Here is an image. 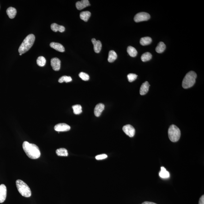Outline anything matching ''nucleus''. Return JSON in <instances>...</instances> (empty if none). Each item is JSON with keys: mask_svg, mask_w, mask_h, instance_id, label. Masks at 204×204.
<instances>
[{"mask_svg": "<svg viewBox=\"0 0 204 204\" xmlns=\"http://www.w3.org/2000/svg\"><path fill=\"white\" fill-rule=\"evenodd\" d=\"M22 147L27 156L31 159H37L40 157V150L35 144L25 141L22 144Z\"/></svg>", "mask_w": 204, "mask_h": 204, "instance_id": "obj_1", "label": "nucleus"}, {"mask_svg": "<svg viewBox=\"0 0 204 204\" xmlns=\"http://www.w3.org/2000/svg\"><path fill=\"white\" fill-rule=\"evenodd\" d=\"M35 40V37L34 34L28 35L24 39L23 41L19 47L18 51L20 53H25L30 50L33 46Z\"/></svg>", "mask_w": 204, "mask_h": 204, "instance_id": "obj_2", "label": "nucleus"}, {"mask_svg": "<svg viewBox=\"0 0 204 204\" xmlns=\"http://www.w3.org/2000/svg\"><path fill=\"white\" fill-rule=\"evenodd\" d=\"M197 75L195 72L190 71L187 74L184 78L182 86L185 89L194 86L196 81Z\"/></svg>", "mask_w": 204, "mask_h": 204, "instance_id": "obj_3", "label": "nucleus"}, {"mask_svg": "<svg viewBox=\"0 0 204 204\" xmlns=\"http://www.w3.org/2000/svg\"><path fill=\"white\" fill-rule=\"evenodd\" d=\"M16 186L19 193L22 196L26 197H30L32 192L27 184L21 180H18L16 181Z\"/></svg>", "mask_w": 204, "mask_h": 204, "instance_id": "obj_4", "label": "nucleus"}, {"mask_svg": "<svg viewBox=\"0 0 204 204\" xmlns=\"http://www.w3.org/2000/svg\"><path fill=\"white\" fill-rule=\"evenodd\" d=\"M168 136L170 141L173 142H177L180 138V130L177 126L172 125L168 130Z\"/></svg>", "mask_w": 204, "mask_h": 204, "instance_id": "obj_5", "label": "nucleus"}, {"mask_svg": "<svg viewBox=\"0 0 204 204\" xmlns=\"http://www.w3.org/2000/svg\"><path fill=\"white\" fill-rule=\"evenodd\" d=\"M151 16L150 14L146 12H140L138 13L135 16L134 18V21L136 22H140L147 21L149 20Z\"/></svg>", "mask_w": 204, "mask_h": 204, "instance_id": "obj_6", "label": "nucleus"}, {"mask_svg": "<svg viewBox=\"0 0 204 204\" xmlns=\"http://www.w3.org/2000/svg\"><path fill=\"white\" fill-rule=\"evenodd\" d=\"M122 130L127 135L130 137H133L135 135V128L131 125L127 124L124 126L122 128Z\"/></svg>", "mask_w": 204, "mask_h": 204, "instance_id": "obj_7", "label": "nucleus"}, {"mask_svg": "<svg viewBox=\"0 0 204 204\" xmlns=\"http://www.w3.org/2000/svg\"><path fill=\"white\" fill-rule=\"evenodd\" d=\"M54 129L56 131L66 132L70 129V127L65 123H59L55 126Z\"/></svg>", "mask_w": 204, "mask_h": 204, "instance_id": "obj_8", "label": "nucleus"}, {"mask_svg": "<svg viewBox=\"0 0 204 204\" xmlns=\"http://www.w3.org/2000/svg\"><path fill=\"white\" fill-rule=\"evenodd\" d=\"M7 194V188L5 185H0V203H2L5 201L6 199Z\"/></svg>", "mask_w": 204, "mask_h": 204, "instance_id": "obj_9", "label": "nucleus"}, {"mask_svg": "<svg viewBox=\"0 0 204 204\" xmlns=\"http://www.w3.org/2000/svg\"><path fill=\"white\" fill-rule=\"evenodd\" d=\"M51 65L54 70L57 71L61 68V61L57 57L51 59Z\"/></svg>", "mask_w": 204, "mask_h": 204, "instance_id": "obj_10", "label": "nucleus"}, {"mask_svg": "<svg viewBox=\"0 0 204 204\" xmlns=\"http://www.w3.org/2000/svg\"><path fill=\"white\" fill-rule=\"evenodd\" d=\"M91 4L88 0H82L81 1H78L76 3V6L77 9L78 10H82L86 7L89 6Z\"/></svg>", "mask_w": 204, "mask_h": 204, "instance_id": "obj_11", "label": "nucleus"}, {"mask_svg": "<svg viewBox=\"0 0 204 204\" xmlns=\"http://www.w3.org/2000/svg\"><path fill=\"white\" fill-rule=\"evenodd\" d=\"M92 44L94 46V50L96 53H99L101 50L102 44L100 41H97L95 38L92 39Z\"/></svg>", "mask_w": 204, "mask_h": 204, "instance_id": "obj_12", "label": "nucleus"}, {"mask_svg": "<svg viewBox=\"0 0 204 204\" xmlns=\"http://www.w3.org/2000/svg\"><path fill=\"white\" fill-rule=\"evenodd\" d=\"M105 106L104 104L99 103L97 104L94 109V114L97 117H99L104 109Z\"/></svg>", "mask_w": 204, "mask_h": 204, "instance_id": "obj_13", "label": "nucleus"}, {"mask_svg": "<svg viewBox=\"0 0 204 204\" xmlns=\"http://www.w3.org/2000/svg\"><path fill=\"white\" fill-rule=\"evenodd\" d=\"M150 85L149 83L146 81L141 85L140 88V94L141 95H145L148 92Z\"/></svg>", "mask_w": 204, "mask_h": 204, "instance_id": "obj_14", "label": "nucleus"}, {"mask_svg": "<svg viewBox=\"0 0 204 204\" xmlns=\"http://www.w3.org/2000/svg\"><path fill=\"white\" fill-rule=\"evenodd\" d=\"M50 47L59 52H63L65 51L64 47L62 44L59 43L53 42L50 43Z\"/></svg>", "mask_w": 204, "mask_h": 204, "instance_id": "obj_15", "label": "nucleus"}, {"mask_svg": "<svg viewBox=\"0 0 204 204\" xmlns=\"http://www.w3.org/2000/svg\"><path fill=\"white\" fill-rule=\"evenodd\" d=\"M159 176L162 178H168L170 177V174L164 167L161 168V171L159 173Z\"/></svg>", "mask_w": 204, "mask_h": 204, "instance_id": "obj_16", "label": "nucleus"}, {"mask_svg": "<svg viewBox=\"0 0 204 204\" xmlns=\"http://www.w3.org/2000/svg\"><path fill=\"white\" fill-rule=\"evenodd\" d=\"M7 15L10 19H14L16 15L17 11L16 8L12 7L8 8L7 10Z\"/></svg>", "mask_w": 204, "mask_h": 204, "instance_id": "obj_17", "label": "nucleus"}, {"mask_svg": "<svg viewBox=\"0 0 204 204\" xmlns=\"http://www.w3.org/2000/svg\"><path fill=\"white\" fill-rule=\"evenodd\" d=\"M91 13L88 11L82 12L80 14V18L82 20L85 22L88 21L91 16Z\"/></svg>", "mask_w": 204, "mask_h": 204, "instance_id": "obj_18", "label": "nucleus"}, {"mask_svg": "<svg viewBox=\"0 0 204 204\" xmlns=\"http://www.w3.org/2000/svg\"><path fill=\"white\" fill-rule=\"evenodd\" d=\"M56 152L59 156L67 157L68 155V150L65 148L58 149L56 150Z\"/></svg>", "mask_w": 204, "mask_h": 204, "instance_id": "obj_19", "label": "nucleus"}, {"mask_svg": "<svg viewBox=\"0 0 204 204\" xmlns=\"http://www.w3.org/2000/svg\"><path fill=\"white\" fill-rule=\"evenodd\" d=\"M117 57V55L116 53L113 50H111L109 51V53L108 58V61L109 62H113L116 59Z\"/></svg>", "mask_w": 204, "mask_h": 204, "instance_id": "obj_20", "label": "nucleus"}, {"mask_svg": "<svg viewBox=\"0 0 204 204\" xmlns=\"http://www.w3.org/2000/svg\"><path fill=\"white\" fill-rule=\"evenodd\" d=\"M152 39L149 37H145L141 38L140 41V43L143 46L149 45L152 43Z\"/></svg>", "mask_w": 204, "mask_h": 204, "instance_id": "obj_21", "label": "nucleus"}, {"mask_svg": "<svg viewBox=\"0 0 204 204\" xmlns=\"http://www.w3.org/2000/svg\"><path fill=\"white\" fill-rule=\"evenodd\" d=\"M166 46L165 44L162 42H159L156 48V51L158 53H161L165 50Z\"/></svg>", "mask_w": 204, "mask_h": 204, "instance_id": "obj_22", "label": "nucleus"}, {"mask_svg": "<svg viewBox=\"0 0 204 204\" xmlns=\"http://www.w3.org/2000/svg\"><path fill=\"white\" fill-rule=\"evenodd\" d=\"M127 52L130 56L135 57L137 55L138 52L136 49L132 46H129L127 48Z\"/></svg>", "mask_w": 204, "mask_h": 204, "instance_id": "obj_23", "label": "nucleus"}, {"mask_svg": "<svg viewBox=\"0 0 204 204\" xmlns=\"http://www.w3.org/2000/svg\"><path fill=\"white\" fill-rule=\"evenodd\" d=\"M152 57V55L149 52L145 53L143 54L141 57V59L143 62L149 61Z\"/></svg>", "mask_w": 204, "mask_h": 204, "instance_id": "obj_24", "label": "nucleus"}, {"mask_svg": "<svg viewBox=\"0 0 204 204\" xmlns=\"http://www.w3.org/2000/svg\"><path fill=\"white\" fill-rule=\"evenodd\" d=\"M46 60L45 58L43 56L38 57L37 59V63L39 66L43 67L46 64Z\"/></svg>", "mask_w": 204, "mask_h": 204, "instance_id": "obj_25", "label": "nucleus"}, {"mask_svg": "<svg viewBox=\"0 0 204 204\" xmlns=\"http://www.w3.org/2000/svg\"><path fill=\"white\" fill-rule=\"evenodd\" d=\"M72 107L74 110V114L76 115L80 114L82 112V107L81 105H79V104L73 105Z\"/></svg>", "mask_w": 204, "mask_h": 204, "instance_id": "obj_26", "label": "nucleus"}, {"mask_svg": "<svg viewBox=\"0 0 204 204\" xmlns=\"http://www.w3.org/2000/svg\"><path fill=\"white\" fill-rule=\"evenodd\" d=\"M72 81V78L70 76H63L61 77L58 80V82L59 83H62L64 82L67 83L70 82Z\"/></svg>", "mask_w": 204, "mask_h": 204, "instance_id": "obj_27", "label": "nucleus"}, {"mask_svg": "<svg viewBox=\"0 0 204 204\" xmlns=\"http://www.w3.org/2000/svg\"><path fill=\"white\" fill-rule=\"evenodd\" d=\"M79 76L82 80L84 81H88L89 79V76L88 74H86L84 72H81L79 74Z\"/></svg>", "mask_w": 204, "mask_h": 204, "instance_id": "obj_28", "label": "nucleus"}, {"mask_svg": "<svg viewBox=\"0 0 204 204\" xmlns=\"http://www.w3.org/2000/svg\"><path fill=\"white\" fill-rule=\"evenodd\" d=\"M138 76L136 74H128V81L129 82H132L135 81L136 80Z\"/></svg>", "mask_w": 204, "mask_h": 204, "instance_id": "obj_29", "label": "nucleus"}, {"mask_svg": "<svg viewBox=\"0 0 204 204\" xmlns=\"http://www.w3.org/2000/svg\"><path fill=\"white\" fill-rule=\"evenodd\" d=\"M60 25L56 23H53L51 25V28L52 31L55 32H57L59 30Z\"/></svg>", "mask_w": 204, "mask_h": 204, "instance_id": "obj_30", "label": "nucleus"}, {"mask_svg": "<svg viewBox=\"0 0 204 204\" xmlns=\"http://www.w3.org/2000/svg\"><path fill=\"white\" fill-rule=\"evenodd\" d=\"M107 157V155L103 154L96 156L95 158L97 160H101V159H105Z\"/></svg>", "mask_w": 204, "mask_h": 204, "instance_id": "obj_31", "label": "nucleus"}, {"mask_svg": "<svg viewBox=\"0 0 204 204\" xmlns=\"http://www.w3.org/2000/svg\"><path fill=\"white\" fill-rule=\"evenodd\" d=\"M199 204H204V195H203L199 199Z\"/></svg>", "mask_w": 204, "mask_h": 204, "instance_id": "obj_32", "label": "nucleus"}, {"mask_svg": "<svg viewBox=\"0 0 204 204\" xmlns=\"http://www.w3.org/2000/svg\"><path fill=\"white\" fill-rule=\"evenodd\" d=\"M65 30V28L63 27V26H60L59 32H61V33H62V32H64Z\"/></svg>", "mask_w": 204, "mask_h": 204, "instance_id": "obj_33", "label": "nucleus"}, {"mask_svg": "<svg viewBox=\"0 0 204 204\" xmlns=\"http://www.w3.org/2000/svg\"><path fill=\"white\" fill-rule=\"evenodd\" d=\"M141 204H157L155 203L152 202H149V201H145Z\"/></svg>", "mask_w": 204, "mask_h": 204, "instance_id": "obj_34", "label": "nucleus"}, {"mask_svg": "<svg viewBox=\"0 0 204 204\" xmlns=\"http://www.w3.org/2000/svg\"><path fill=\"white\" fill-rule=\"evenodd\" d=\"M20 55L21 56V55H22V54L20 53Z\"/></svg>", "mask_w": 204, "mask_h": 204, "instance_id": "obj_35", "label": "nucleus"}]
</instances>
